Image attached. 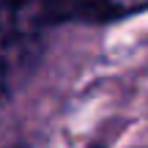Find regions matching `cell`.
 <instances>
[{
    "label": "cell",
    "instance_id": "6da1fadb",
    "mask_svg": "<svg viewBox=\"0 0 148 148\" xmlns=\"http://www.w3.org/2000/svg\"><path fill=\"white\" fill-rule=\"evenodd\" d=\"M16 14L19 11L11 5V0H0V58L11 63V52L16 41H22V33L16 30Z\"/></svg>",
    "mask_w": 148,
    "mask_h": 148
},
{
    "label": "cell",
    "instance_id": "7a4b0ae2",
    "mask_svg": "<svg viewBox=\"0 0 148 148\" xmlns=\"http://www.w3.org/2000/svg\"><path fill=\"white\" fill-rule=\"evenodd\" d=\"M58 3L60 0H11V5L16 11H36V16L44 22H49V16H52Z\"/></svg>",
    "mask_w": 148,
    "mask_h": 148
},
{
    "label": "cell",
    "instance_id": "3957f363",
    "mask_svg": "<svg viewBox=\"0 0 148 148\" xmlns=\"http://www.w3.org/2000/svg\"><path fill=\"white\" fill-rule=\"evenodd\" d=\"M8 60L0 58V101L5 99V93H8Z\"/></svg>",
    "mask_w": 148,
    "mask_h": 148
},
{
    "label": "cell",
    "instance_id": "277c9868",
    "mask_svg": "<svg viewBox=\"0 0 148 148\" xmlns=\"http://www.w3.org/2000/svg\"><path fill=\"white\" fill-rule=\"evenodd\" d=\"M96 148H99V145H96Z\"/></svg>",
    "mask_w": 148,
    "mask_h": 148
}]
</instances>
